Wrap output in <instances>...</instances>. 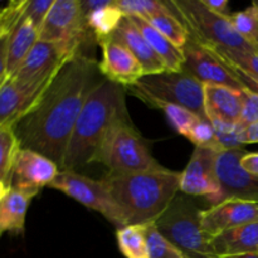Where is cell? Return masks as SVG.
Wrapping results in <instances>:
<instances>
[{
    "instance_id": "44dd1931",
    "label": "cell",
    "mask_w": 258,
    "mask_h": 258,
    "mask_svg": "<svg viewBox=\"0 0 258 258\" xmlns=\"http://www.w3.org/2000/svg\"><path fill=\"white\" fill-rule=\"evenodd\" d=\"M23 13V12H22ZM39 39V32L29 19L18 18L8 38V77H12Z\"/></svg>"
},
{
    "instance_id": "74e56055",
    "label": "cell",
    "mask_w": 258,
    "mask_h": 258,
    "mask_svg": "<svg viewBox=\"0 0 258 258\" xmlns=\"http://www.w3.org/2000/svg\"><path fill=\"white\" fill-rule=\"evenodd\" d=\"M9 32L10 30H8L0 38V87L9 78L8 77V38H9Z\"/></svg>"
},
{
    "instance_id": "ac0fdd59",
    "label": "cell",
    "mask_w": 258,
    "mask_h": 258,
    "mask_svg": "<svg viewBox=\"0 0 258 258\" xmlns=\"http://www.w3.org/2000/svg\"><path fill=\"white\" fill-rule=\"evenodd\" d=\"M204 108L208 120L238 123L242 112V90L204 83Z\"/></svg>"
},
{
    "instance_id": "f6af8a7d",
    "label": "cell",
    "mask_w": 258,
    "mask_h": 258,
    "mask_svg": "<svg viewBox=\"0 0 258 258\" xmlns=\"http://www.w3.org/2000/svg\"><path fill=\"white\" fill-rule=\"evenodd\" d=\"M257 4H258V2H257ZM256 47L258 48V32H257V37H256Z\"/></svg>"
},
{
    "instance_id": "7402d4cb",
    "label": "cell",
    "mask_w": 258,
    "mask_h": 258,
    "mask_svg": "<svg viewBox=\"0 0 258 258\" xmlns=\"http://www.w3.org/2000/svg\"><path fill=\"white\" fill-rule=\"evenodd\" d=\"M136 25L139 32L143 34L146 42L149 43L155 54L160 58L166 66L169 72H180L184 68L185 63V55L184 50L176 47L166 37H164L160 32L151 27L145 19L139 17H128Z\"/></svg>"
},
{
    "instance_id": "5bb4252c",
    "label": "cell",
    "mask_w": 258,
    "mask_h": 258,
    "mask_svg": "<svg viewBox=\"0 0 258 258\" xmlns=\"http://www.w3.org/2000/svg\"><path fill=\"white\" fill-rule=\"evenodd\" d=\"M60 169L54 161L39 153L19 149L10 178V188L39 193L53 183Z\"/></svg>"
},
{
    "instance_id": "ba28073f",
    "label": "cell",
    "mask_w": 258,
    "mask_h": 258,
    "mask_svg": "<svg viewBox=\"0 0 258 258\" xmlns=\"http://www.w3.org/2000/svg\"><path fill=\"white\" fill-rule=\"evenodd\" d=\"M85 42H43L38 40L10 78L23 86H45L52 82L60 68L80 54Z\"/></svg>"
},
{
    "instance_id": "484cf974",
    "label": "cell",
    "mask_w": 258,
    "mask_h": 258,
    "mask_svg": "<svg viewBox=\"0 0 258 258\" xmlns=\"http://www.w3.org/2000/svg\"><path fill=\"white\" fill-rule=\"evenodd\" d=\"M145 20L180 49L185 47L190 38L189 30L186 29L185 25L175 15L171 14L169 9L150 15Z\"/></svg>"
},
{
    "instance_id": "b9f144b4",
    "label": "cell",
    "mask_w": 258,
    "mask_h": 258,
    "mask_svg": "<svg viewBox=\"0 0 258 258\" xmlns=\"http://www.w3.org/2000/svg\"><path fill=\"white\" fill-rule=\"evenodd\" d=\"M244 138H246V144H258V121L246 128Z\"/></svg>"
},
{
    "instance_id": "60d3db41",
    "label": "cell",
    "mask_w": 258,
    "mask_h": 258,
    "mask_svg": "<svg viewBox=\"0 0 258 258\" xmlns=\"http://www.w3.org/2000/svg\"><path fill=\"white\" fill-rule=\"evenodd\" d=\"M202 3L216 14L222 15V17H229L231 15L228 0H202Z\"/></svg>"
},
{
    "instance_id": "e575fe53",
    "label": "cell",
    "mask_w": 258,
    "mask_h": 258,
    "mask_svg": "<svg viewBox=\"0 0 258 258\" xmlns=\"http://www.w3.org/2000/svg\"><path fill=\"white\" fill-rule=\"evenodd\" d=\"M53 3H54V0H25L22 13L23 17L29 19L39 32Z\"/></svg>"
},
{
    "instance_id": "2e32d148",
    "label": "cell",
    "mask_w": 258,
    "mask_h": 258,
    "mask_svg": "<svg viewBox=\"0 0 258 258\" xmlns=\"http://www.w3.org/2000/svg\"><path fill=\"white\" fill-rule=\"evenodd\" d=\"M98 44L102 48V59L98 62V67L106 80L126 88L143 77V67L122 43L110 37Z\"/></svg>"
},
{
    "instance_id": "ab89813d",
    "label": "cell",
    "mask_w": 258,
    "mask_h": 258,
    "mask_svg": "<svg viewBox=\"0 0 258 258\" xmlns=\"http://www.w3.org/2000/svg\"><path fill=\"white\" fill-rule=\"evenodd\" d=\"M239 165L249 175L258 178V153H246L241 158Z\"/></svg>"
},
{
    "instance_id": "6da1fadb",
    "label": "cell",
    "mask_w": 258,
    "mask_h": 258,
    "mask_svg": "<svg viewBox=\"0 0 258 258\" xmlns=\"http://www.w3.org/2000/svg\"><path fill=\"white\" fill-rule=\"evenodd\" d=\"M103 78L93 58L80 53L68 60L34 106L13 125L20 149L42 154L62 169L76 121Z\"/></svg>"
},
{
    "instance_id": "83f0119b",
    "label": "cell",
    "mask_w": 258,
    "mask_h": 258,
    "mask_svg": "<svg viewBox=\"0 0 258 258\" xmlns=\"http://www.w3.org/2000/svg\"><path fill=\"white\" fill-rule=\"evenodd\" d=\"M116 237L118 248L126 258H148V248L141 224L122 227L117 229Z\"/></svg>"
},
{
    "instance_id": "9c48e42d",
    "label": "cell",
    "mask_w": 258,
    "mask_h": 258,
    "mask_svg": "<svg viewBox=\"0 0 258 258\" xmlns=\"http://www.w3.org/2000/svg\"><path fill=\"white\" fill-rule=\"evenodd\" d=\"M48 188L57 189L87 208L98 212L107 221L115 224L117 229L125 227L121 212L116 207L101 179L95 180L76 171H59L57 178Z\"/></svg>"
},
{
    "instance_id": "8fae6325",
    "label": "cell",
    "mask_w": 258,
    "mask_h": 258,
    "mask_svg": "<svg viewBox=\"0 0 258 258\" xmlns=\"http://www.w3.org/2000/svg\"><path fill=\"white\" fill-rule=\"evenodd\" d=\"M81 0H54L42 28L39 39L43 42H86L90 35Z\"/></svg>"
},
{
    "instance_id": "3957f363",
    "label": "cell",
    "mask_w": 258,
    "mask_h": 258,
    "mask_svg": "<svg viewBox=\"0 0 258 258\" xmlns=\"http://www.w3.org/2000/svg\"><path fill=\"white\" fill-rule=\"evenodd\" d=\"M122 86L103 78L91 92L68 141L60 171H76L97 163L101 145L113 122L128 115Z\"/></svg>"
},
{
    "instance_id": "7bdbcfd3",
    "label": "cell",
    "mask_w": 258,
    "mask_h": 258,
    "mask_svg": "<svg viewBox=\"0 0 258 258\" xmlns=\"http://www.w3.org/2000/svg\"><path fill=\"white\" fill-rule=\"evenodd\" d=\"M10 190V185L9 184L4 183V181H0V206L3 204V202H4V199L7 198L8 193H9Z\"/></svg>"
},
{
    "instance_id": "cb8c5ba5",
    "label": "cell",
    "mask_w": 258,
    "mask_h": 258,
    "mask_svg": "<svg viewBox=\"0 0 258 258\" xmlns=\"http://www.w3.org/2000/svg\"><path fill=\"white\" fill-rule=\"evenodd\" d=\"M125 15L116 7L115 0H111L107 5L93 10L86 15V22L90 32L98 43L110 38L115 33L121 20Z\"/></svg>"
},
{
    "instance_id": "f1b7e54d",
    "label": "cell",
    "mask_w": 258,
    "mask_h": 258,
    "mask_svg": "<svg viewBox=\"0 0 258 258\" xmlns=\"http://www.w3.org/2000/svg\"><path fill=\"white\" fill-rule=\"evenodd\" d=\"M20 146L12 126H0V181L9 184Z\"/></svg>"
},
{
    "instance_id": "8992f818",
    "label": "cell",
    "mask_w": 258,
    "mask_h": 258,
    "mask_svg": "<svg viewBox=\"0 0 258 258\" xmlns=\"http://www.w3.org/2000/svg\"><path fill=\"white\" fill-rule=\"evenodd\" d=\"M164 3L197 42L228 49L258 50L234 30L228 17L209 10L202 0H166Z\"/></svg>"
},
{
    "instance_id": "ffe728a7",
    "label": "cell",
    "mask_w": 258,
    "mask_h": 258,
    "mask_svg": "<svg viewBox=\"0 0 258 258\" xmlns=\"http://www.w3.org/2000/svg\"><path fill=\"white\" fill-rule=\"evenodd\" d=\"M214 257L258 254V222L243 224L209 239Z\"/></svg>"
},
{
    "instance_id": "603a6c76",
    "label": "cell",
    "mask_w": 258,
    "mask_h": 258,
    "mask_svg": "<svg viewBox=\"0 0 258 258\" xmlns=\"http://www.w3.org/2000/svg\"><path fill=\"white\" fill-rule=\"evenodd\" d=\"M37 194V191L10 188L7 198L0 206V236L5 232H24L28 207Z\"/></svg>"
},
{
    "instance_id": "e0dca14e",
    "label": "cell",
    "mask_w": 258,
    "mask_h": 258,
    "mask_svg": "<svg viewBox=\"0 0 258 258\" xmlns=\"http://www.w3.org/2000/svg\"><path fill=\"white\" fill-rule=\"evenodd\" d=\"M45 86H23L8 78L0 87V126H12L34 106Z\"/></svg>"
},
{
    "instance_id": "4dcf8cb0",
    "label": "cell",
    "mask_w": 258,
    "mask_h": 258,
    "mask_svg": "<svg viewBox=\"0 0 258 258\" xmlns=\"http://www.w3.org/2000/svg\"><path fill=\"white\" fill-rule=\"evenodd\" d=\"M232 27L243 39L256 47L258 32V4L254 2L251 7L237 13H231L228 17ZM257 48V47H256ZM258 49V48H257Z\"/></svg>"
},
{
    "instance_id": "f546056e",
    "label": "cell",
    "mask_w": 258,
    "mask_h": 258,
    "mask_svg": "<svg viewBox=\"0 0 258 258\" xmlns=\"http://www.w3.org/2000/svg\"><path fill=\"white\" fill-rule=\"evenodd\" d=\"M213 125L217 145L222 150H237L246 145V128L239 123H228L221 120H209Z\"/></svg>"
},
{
    "instance_id": "7c38bea8",
    "label": "cell",
    "mask_w": 258,
    "mask_h": 258,
    "mask_svg": "<svg viewBox=\"0 0 258 258\" xmlns=\"http://www.w3.org/2000/svg\"><path fill=\"white\" fill-rule=\"evenodd\" d=\"M244 149L223 150L216 161L217 178L222 189V202L226 199H244L258 202V178L249 175L239 165Z\"/></svg>"
},
{
    "instance_id": "836d02e7",
    "label": "cell",
    "mask_w": 258,
    "mask_h": 258,
    "mask_svg": "<svg viewBox=\"0 0 258 258\" xmlns=\"http://www.w3.org/2000/svg\"><path fill=\"white\" fill-rule=\"evenodd\" d=\"M186 139L191 141L196 146L199 148H219L217 145L216 134H214L213 125L207 118H199L193 127L189 130L188 135L185 136ZM222 150V149H221Z\"/></svg>"
},
{
    "instance_id": "52a82bcc",
    "label": "cell",
    "mask_w": 258,
    "mask_h": 258,
    "mask_svg": "<svg viewBox=\"0 0 258 258\" xmlns=\"http://www.w3.org/2000/svg\"><path fill=\"white\" fill-rule=\"evenodd\" d=\"M201 211L185 194L173 199L155 222L159 231L188 258H213L209 238L201 226Z\"/></svg>"
},
{
    "instance_id": "d590c367",
    "label": "cell",
    "mask_w": 258,
    "mask_h": 258,
    "mask_svg": "<svg viewBox=\"0 0 258 258\" xmlns=\"http://www.w3.org/2000/svg\"><path fill=\"white\" fill-rule=\"evenodd\" d=\"M258 121V93L242 90V112L239 125L243 128L253 125Z\"/></svg>"
},
{
    "instance_id": "4316f807",
    "label": "cell",
    "mask_w": 258,
    "mask_h": 258,
    "mask_svg": "<svg viewBox=\"0 0 258 258\" xmlns=\"http://www.w3.org/2000/svg\"><path fill=\"white\" fill-rule=\"evenodd\" d=\"M145 236L148 258H188L166 237L163 236L155 222L141 224Z\"/></svg>"
},
{
    "instance_id": "d6986e66",
    "label": "cell",
    "mask_w": 258,
    "mask_h": 258,
    "mask_svg": "<svg viewBox=\"0 0 258 258\" xmlns=\"http://www.w3.org/2000/svg\"><path fill=\"white\" fill-rule=\"evenodd\" d=\"M111 37L122 43L135 55L143 67L144 76L156 75V73H163L168 71L163 60L155 54L153 48L149 45L145 38L139 32L136 25L128 17H125L121 20L120 25Z\"/></svg>"
},
{
    "instance_id": "8d00e7d4",
    "label": "cell",
    "mask_w": 258,
    "mask_h": 258,
    "mask_svg": "<svg viewBox=\"0 0 258 258\" xmlns=\"http://www.w3.org/2000/svg\"><path fill=\"white\" fill-rule=\"evenodd\" d=\"M25 0H19V2H10L7 7L0 9V38L12 29L13 25L20 17L24 8Z\"/></svg>"
},
{
    "instance_id": "277c9868",
    "label": "cell",
    "mask_w": 258,
    "mask_h": 258,
    "mask_svg": "<svg viewBox=\"0 0 258 258\" xmlns=\"http://www.w3.org/2000/svg\"><path fill=\"white\" fill-rule=\"evenodd\" d=\"M97 163L103 164L108 173L133 174L161 170L151 155L148 143L134 127L130 116L118 118L106 134L101 145Z\"/></svg>"
},
{
    "instance_id": "f35d334b",
    "label": "cell",
    "mask_w": 258,
    "mask_h": 258,
    "mask_svg": "<svg viewBox=\"0 0 258 258\" xmlns=\"http://www.w3.org/2000/svg\"><path fill=\"white\" fill-rule=\"evenodd\" d=\"M229 70L233 72V75L236 76L237 80L239 81V83H241L242 87H243L244 90H248L254 93H258V76L248 75V73L243 72V71L236 70V68H229Z\"/></svg>"
},
{
    "instance_id": "d6a6232c",
    "label": "cell",
    "mask_w": 258,
    "mask_h": 258,
    "mask_svg": "<svg viewBox=\"0 0 258 258\" xmlns=\"http://www.w3.org/2000/svg\"><path fill=\"white\" fill-rule=\"evenodd\" d=\"M115 4L125 17H139L143 19L168 10L165 3L158 0H115Z\"/></svg>"
},
{
    "instance_id": "9a60e30c",
    "label": "cell",
    "mask_w": 258,
    "mask_h": 258,
    "mask_svg": "<svg viewBox=\"0 0 258 258\" xmlns=\"http://www.w3.org/2000/svg\"><path fill=\"white\" fill-rule=\"evenodd\" d=\"M183 50L185 55L183 70L188 71L203 85L213 83V85L227 86L236 90H243L233 72L196 39L191 37L189 38Z\"/></svg>"
},
{
    "instance_id": "d4e9b609",
    "label": "cell",
    "mask_w": 258,
    "mask_h": 258,
    "mask_svg": "<svg viewBox=\"0 0 258 258\" xmlns=\"http://www.w3.org/2000/svg\"><path fill=\"white\" fill-rule=\"evenodd\" d=\"M202 45L228 68H236L248 75L258 76V50L228 49V48L213 44Z\"/></svg>"
},
{
    "instance_id": "1f68e13d",
    "label": "cell",
    "mask_w": 258,
    "mask_h": 258,
    "mask_svg": "<svg viewBox=\"0 0 258 258\" xmlns=\"http://www.w3.org/2000/svg\"><path fill=\"white\" fill-rule=\"evenodd\" d=\"M153 108H159V110L163 111L174 130L183 136L188 135L189 130L201 118L196 113L189 111L188 108L183 107V106L174 105V103L158 102L153 106Z\"/></svg>"
},
{
    "instance_id": "7a4b0ae2",
    "label": "cell",
    "mask_w": 258,
    "mask_h": 258,
    "mask_svg": "<svg viewBox=\"0 0 258 258\" xmlns=\"http://www.w3.org/2000/svg\"><path fill=\"white\" fill-rule=\"evenodd\" d=\"M181 173L164 168L133 174L107 173L101 181L126 226L156 222L180 191Z\"/></svg>"
},
{
    "instance_id": "4fadbf2b",
    "label": "cell",
    "mask_w": 258,
    "mask_h": 258,
    "mask_svg": "<svg viewBox=\"0 0 258 258\" xmlns=\"http://www.w3.org/2000/svg\"><path fill=\"white\" fill-rule=\"evenodd\" d=\"M258 222V202L226 199L201 211V226L209 239L228 229Z\"/></svg>"
},
{
    "instance_id": "5b68a950",
    "label": "cell",
    "mask_w": 258,
    "mask_h": 258,
    "mask_svg": "<svg viewBox=\"0 0 258 258\" xmlns=\"http://www.w3.org/2000/svg\"><path fill=\"white\" fill-rule=\"evenodd\" d=\"M125 91L150 107L158 102L174 103L208 120L204 108V85L185 70L143 76Z\"/></svg>"
},
{
    "instance_id": "30bf717a",
    "label": "cell",
    "mask_w": 258,
    "mask_h": 258,
    "mask_svg": "<svg viewBox=\"0 0 258 258\" xmlns=\"http://www.w3.org/2000/svg\"><path fill=\"white\" fill-rule=\"evenodd\" d=\"M218 148L196 146L186 168L181 171L180 193L185 196L206 197L216 206L222 202V189L217 178L216 161L221 153Z\"/></svg>"
},
{
    "instance_id": "ee69618b",
    "label": "cell",
    "mask_w": 258,
    "mask_h": 258,
    "mask_svg": "<svg viewBox=\"0 0 258 258\" xmlns=\"http://www.w3.org/2000/svg\"><path fill=\"white\" fill-rule=\"evenodd\" d=\"M213 258H258V254H241V256H228V257H213Z\"/></svg>"
}]
</instances>
